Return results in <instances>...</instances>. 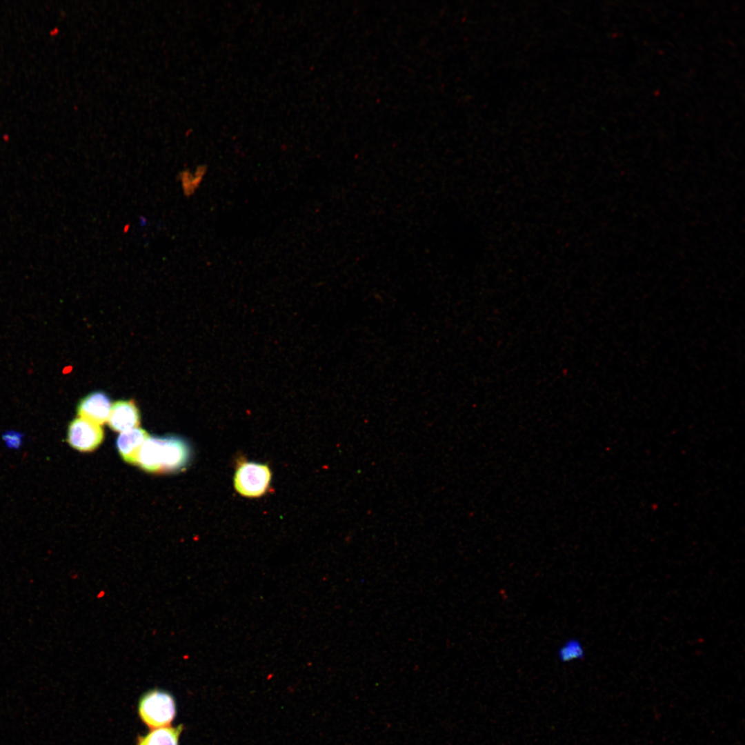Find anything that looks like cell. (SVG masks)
Segmentation results:
<instances>
[{"instance_id": "obj_4", "label": "cell", "mask_w": 745, "mask_h": 745, "mask_svg": "<svg viewBox=\"0 0 745 745\" xmlns=\"http://www.w3.org/2000/svg\"><path fill=\"white\" fill-rule=\"evenodd\" d=\"M104 433L100 425L81 417L69 424L67 441L71 447L81 452H91L103 441Z\"/></svg>"}, {"instance_id": "obj_10", "label": "cell", "mask_w": 745, "mask_h": 745, "mask_svg": "<svg viewBox=\"0 0 745 745\" xmlns=\"http://www.w3.org/2000/svg\"><path fill=\"white\" fill-rule=\"evenodd\" d=\"M585 649L582 642L576 638H570L558 648L557 655L562 663L582 660L585 657Z\"/></svg>"}, {"instance_id": "obj_9", "label": "cell", "mask_w": 745, "mask_h": 745, "mask_svg": "<svg viewBox=\"0 0 745 745\" xmlns=\"http://www.w3.org/2000/svg\"><path fill=\"white\" fill-rule=\"evenodd\" d=\"M207 170L206 165L202 164L197 166L194 172L190 170H184L180 172L179 177L185 196L190 197L195 192L202 183Z\"/></svg>"}, {"instance_id": "obj_7", "label": "cell", "mask_w": 745, "mask_h": 745, "mask_svg": "<svg viewBox=\"0 0 745 745\" xmlns=\"http://www.w3.org/2000/svg\"><path fill=\"white\" fill-rule=\"evenodd\" d=\"M148 437V433L139 427L121 433L116 444L122 459L128 464H137L140 450Z\"/></svg>"}, {"instance_id": "obj_5", "label": "cell", "mask_w": 745, "mask_h": 745, "mask_svg": "<svg viewBox=\"0 0 745 745\" xmlns=\"http://www.w3.org/2000/svg\"><path fill=\"white\" fill-rule=\"evenodd\" d=\"M112 404L108 396L103 392H94L81 400L77 406V414L99 425L108 421Z\"/></svg>"}, {"instance_id": "obj_8", "label": "cell", "mask_w": 745, "mask_h": 745, "mask_svg": "<svg viewBox=\"0 0 745 745\" xmlns=\"http://www.w3.org/2000/svg\"><path fill=\"white\" fill-rule=\"evenodd\" d=\"M183 725L177 727L163 726L154 728L144 736H139L137 745H179V736Z\"/></svg>"}, {"instance_id": "obj_11", "label": "cell", "mask_w": 745, "mask_h": 745, "mask_svg": "<svg viewBox=\"0 0 745 745\" xmlns=\"http://www.w3.org/2000/svg\"><path fill=\"white\" fill-rule=\"evenodd\" d=\"M3 439L10 448H19L22 441V435L14 431H8L3 435Z\"/></svg>"}, {"instance_id": "obj_1", "label": "cell", "mask_w": 745, "mask_h": 745, "mask_svg": "<svg viewBox=\"0 0 745 745\" xmlns=\"http://www.w3.org/2000/svg\"><path fill=\"white\" fill-rule=\"evenodd\" d=\"M191 453L189 444L180 437L149 436L140 450L137 464L150 473L176 472L188 465Z\"/></svg>"}, {"instance_id": "obj_2", "label": "cell", "mask_w": 745, "mask_h": 745, "mask_svg": "<svg viewBox=\"0 0 745 745\" xmlns=\"http://www.w3.org/2000/svg\"><path fill=\"white\" fill-rule=\"evenodd\" d=\"M138 712L142 722L150 728L154 729L169 725L176 715L174 697L169 693L152 689L140 698Z\"/></svg>"}, {"instance_id": "obj_3", "label": "cell", "mask_w": 745, "mask_h": 745, "mask_svg": "<svg viewBox=\"0 0 745 745\" xmlns=\"http://www.w3.org/2000/svg\"><path fill=\"white\" fill-rule=\"evenodd\" d=\"M271 477L268 465L241 459L237 461L233 477L234 488L244 497H259L269 489Z\"/></svg>"}, {"instance_id": "obj_6", "label": "cell", "mask_w": 745, "mask_h": 745, "mask_svg": "<svg viewBox=\"0 0 745 745\" xmlns=\"http://www.w3.org/2000/svg\"><path fill=\"white\" fill-rule=\"evenodd\" d=\"M108 422L112 430L120 433L139 427L140 414L135 403L132 400H120L114 403Z\"/></svg>"}]
</instances>
